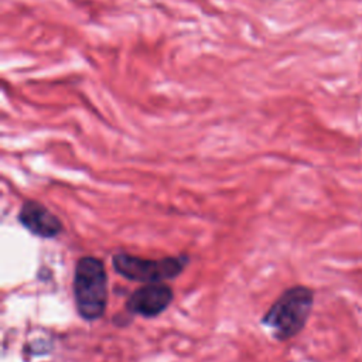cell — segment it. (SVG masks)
<instances>
[{"label":"cell","instance_id":"5b68a950","mask_svg":"<svg viewBox=\"0 0 362 362\" xmlns=\"http://www.w3.org/2000/svg\"><path fill=\"white\" fill-rule=\"evenodd\" d=\"M20 223L33 235L40 238H55L64 226L59 218L38 201H25L18 212Z\"/></svg>","mask_w":362,"mask_h":362},{"label":"cell","instance_id":"6da1fadb","mask_svg":"<svg viewBox=\"0 0 362 362\" xmlns=\"http://www.w3.org/2000/svg\"><path fill=\"white\" fill-rule=\"evenodd\" d=\"M315 293L311 287L297 284L286 288L270 305L262 324L272 331L277 341H287L298 335L314 307Z\"/></svg>","mask_w":362,"mask_h":362},{"label":"cell","instance_id":"7a4b0ae2","mask_svg":"<svg viewBox=\"0 0 362 362\" xmlns=\"http://www.w3.org/2000/svg\"><path fill=\"white\" fill-rule=\"evenodd\" d=\"M74 298L78 314L95 321L105 314L107 305V273L100 259L83 256L74 270Z\"/></svg>","mask_w":362,"mask_h":362},{"label":"cell","instance_id":"277c9868","mask_svg":"<svg viewBox=\"0 0 362 362\" xmlns=\"http://www.w3.org/2000/svg\"><path fill=\"white\" fill-rule=\"evenodd\" d=\"M174 293L165 283H148L132 293L126 310L146 318L161 314L173 301Z\"/></svg>","mask_w":362,"mask_h":362},{"label":"cell","instance_id":"3957f363","mask_svg":"<svg viewBox=\"0 0 362 362\" xmlns=\"http://www.w3.org/2000/svg\"><path fill=\"white\" fill-rule=\"evenodd\" d=\"M188 263L187 256L144 259L129 253H116L112 257V264L116 273L127 280L141 283H163L175 279L182 273Z\"/></svg>","mask_w":362,"mask_h":362}]
</instances>
